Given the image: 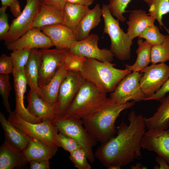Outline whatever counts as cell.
<instances>
[{
  "label": "cell",
  "mask_w": 169,
  "mask_h": 169,
  "mask_svg": "<svg viewBox=\"0 0 169 169\" xmlns=\"http://www.w3.org/2000/svg\"><path fill=\"white\" fill-rule=\"evenodd\" d=\"M128 119L129 124L121 122L117 127V136L101 144L94 154L107 169H120L141 159V142L146 132L144 117L132 110Z\"/></svg>",
  "instance_id": "1"
},
{
  "label": "cell",
  "mask_w": 169,
  "mask_h": 169,
  "mask_svg": "<svg viewBox=\"0 0 169 169\" xmlns=\"http://www.w3.org/2000/svg\"><path fill=\"white\" fill-rule=\"evenodd\" d=\"M135 102L132 101L120 104L108 98L101 106L81 119L83 126L97 141L105 143L116 133L115 122L120 113L132 107Z\"/></svg>",
  "instance_id": "2"
},
{
  "label": "cell",
  "mask_w": 169,
  "mask_h": 169,
  "mask_svg": "<svg viewBox=\"0 0 169 169\" xmlns=\"http://www.w3.org/2000/svg\"><path fill=\"white\" fill-rule=\"evenodd\" d=\"M112 62H102L97 59L86 58L81 71L84 79L92 84L100 90L111 93L119 82L132 72L115 68Z\"/></svg>",
  "instance_id": "3"
},
{
  "label": "cell",
  "mask_w": 169,
  "mask_h": 169,
  "mask_svg": "<svg viewBox=\"0 0 169 169\" xmlns=\"http://www.w3.org/2000/svg\"><path fill=\"white\" fill-rule=\"evenodd\" d=\"M106 94L85 80L64 114L59 118L81 119L106 102L108 98Z\"/></svg>",
  "instance_id": "4"
},
{
  "label": "cell",
  "mask_w": 169,
  "mask_h": 169,
  "mask_svg": "<svg viewBox=\"0 0 169 169\" xmlns=\"http://www.w3.org/2000/svg\"><path fill=\"white\" fill-rule=\"evenodd\" d=\"M101 11L104 23L103 33L108 34L110 39L109 50L114 56L119 60L129 59L133 40L120 28L119 20L114 18L108 4H103Z\"/></svg>",
  "instance_id": "5"
},
{
  "label": "cell",
  "mask_w": 169,
  "mask_h": 169,
  "mask_svg": "<svg viewBox=\"0 0 169 169\" xmlns=\"http://www.w3.org/2000/svg\"><path fill=\"white\" fill-rule=\"evenodd\" d=\"M8 120L16 128L30 137L59 147L57 140L58 131L51 121L44 119L40 123L28 122L20 117L15 110L9 114Z\"/></svg>",
  "instance_id": "6"
},
{
  "label": "cell",
  "mask_w": 169,
  "mask_h": 169,
  "mask_svg": "<svg viewBox=\"0 0 169 169\" xmlns=\"http://www.w3.org/2000/svg\"><path fill=\"white\" fill-rule=\"evenodd\" d=\"M52 122L58 132L76 141L85 151L88 160L92 163L94 162L95 157L93 148L97 141L86 130L81 119L58 118Z\"/></svg>",
  "instance_id": "7"
},
{
  "label": "cell",
  "mask_w": 169,
  "mask_h": 169,
  "mask_svg": "<svg viewBox=\"0 0 169 169\" xmlns=\"http://www.w3.org/2000/svg\"><path fill=\"white\" fill-rule=\"evenodd\" d=\"M85 81L80 72L69 71L61 85L54 106L55 119L64 114Z\"/></svg>",
  "instance_id": "8"
},
{
  "label": "cell",
  "mask_w": 169,
  "mask_h": 169,
  "mask_svg": "<svg viewBox=\"0 0 169 169\" xmlns=\"http://www.w3.org/2000/svg\"><path fill=\"white\" fill-rule=\"evenodd\" d=\"M142 74L139 72H131L118 84L111 93L110 98L116 103L124 104L129 100L135 102L145 100L146 96L142 91L139 80Z\"/></svg>",
  "instance_id": "9"
},
{
  "label": "cell",
  "mask_w": 169,
  "mask_h": 169,
  "mask_svg": "<svg viewBox=\"0 0 169 169\" xmlns=\"http://www.w3.org/2000/svg\"><path fill=\"white\" fill-rule=\"evenodd\" d=\"M68 50L56 48L39 50L38 85L40 89L48 84L61 66L65 54Z\"/></svg>",
  "instance_id": "10"
},
{
  "label": "cell",
  "mask_w": 169,
  "mask_h": 169,
  "mask_svg": "<svg viewBox=\"0 0 169 169\" xmlns=\"http://www.w3.org/2000/svg\"><path fill=\"white\" fill-rule=\"evenodd\" d=\"M25 5L21 14L13 19L10 29L3 40L6 45L13 42L32 28V25L41 4L40 0H26Z\"/></svg>",
  "instance_id": "11"
},
{
  "label": "cell",
  "mask_w": 169,
  "mask_h": 169,
  "mask_svg": "<svg viewBox=\"0 0 169 169\" xmlns=\"http://www.w3.org/2000/svg\"><path fill=\"white\" fill-rule=\"evenodd\" d=\"M140 72L143 73L140 79V86L147 97L158 91L169 78V66L165 63L151 64Z\"/></svg>",
  "instance_id": "12"
},
{
  "label": "cell",
  "mask_w": 169,
  "mask_h": 169,
  "mask_svg": "<svg viewBox=\"0 0 169 169\" xmlns=\"http://www.w3.org/2000/svg\"><path fill=\"white\" fill-rule=\"evenodd\" d=\"M99 38L97 34H91L84 39L75 42L68 51L86 58L95 59L102 62H112L114 56L110 50L98 47Z\"/></svg>",
  "instance_id": "13"
},
{
  "label": "cell",
  "mask_w": 169,
  "mask_h": 169,
  "mask_svg": "<svg viewBox=\"0 0 169 169\" xmlns=\"http://www.w3.org/2000/svg\"><path fill=\"white\" fill-rule=\"evenodd\" d=\"M141 147L153 151L163 158L169 165V128L148 130L142 138Z\"/></svg>",
  "instance_id": "14"
},
{
  "label": "cell",
  "mask_w": 169,
  "mask_h": 169,
  "mask_svg": "<svg viewBox=\"0 0 169 169\" xmlns=\"http://www.w3.org/2000/svg\"><path fill=\"white\" fill-rule=\"evenodd\" d=\"M11 51L19 49H48L53 46L50 38L39 28H32L19 38L6 45Z\"/></svg>",
  "instance_id": "15"
},
{
  "label": "cell",
  "mask_w": 169,
  "mask_h": 169,
  "mask_svg": "<svg viewBox=\"0 0 169 169\" xmlns=\"http://www.w3.org/2000/svg\"><path fill=\"white\" fill-rule=\"evenodd\" d=\"M12 74L13 76V87L15 95V111L20 117L28 122L33 123L41 122L42 120L32 115L24 105V95L28 84L24 70H13Z\"/></svg>",
  "instance_id": "16"
},
{
  "label": "cell",
  "mask_w": 169,
  "mask_h": 169,
  "mask_svg": "<svg viewBox=\"0 0 169 169\" xmlns=\"http://www.w3.org/2000/svg\"><path fill=\"white\" fill-rule=\"evenodd\" d=\"M40 28L50 38L53 46L58 49H69L77 41L74 31L63 24Z\"/></svg>",
  "instance_id": "17"
},
{
  "label": "cell",
  "mask_w": 169,
  "mask_h": 169,
  "mask_svg": "<svg viewBox=\"0 0 169 169\" xmlns=\"http://www.w3.org/2000/svg\"><path fill=\"white\" fill-rule=\"evenodd\" d=\"M28 162L23 151L13 147L4 141L0 148V169L19 168Z\"/></svg>",
  "instance_id": "18"
},
{
  "label": "cell",
  "mask_w": 169,
  "mask_h": 169,
  "mask_svg": "<svg viewBox=\"0 0 169 169\" xmlns=\"http://www.w3.org/2000/svg\"><path fill=\"white\" fill-rule=\"evenodd\" d=\"M156 20L145 11L134 9L130 14L128 20L126 22L128 26L126 33L130 38L133 40L135 38L138 37L147 27L154 24Z\"/></svg>",
  "instance_id": "19"
},
{
  "label": "cell",
  "mask_w": 169,
  "mask_h": 169,
  "mask_svg": "<svg viewBox=\"0 0 169 169\" xmlns=\"http://www.w3.org/2000/svg\"><path fill=\"white\" fill-rule=\"evenodd\" d=\"M27 108L33 115L42 120H49L53 122L55 119L54 107L45 101L36 91L30 89L27 96Z\"/></svg>",
  "instance_id": "20"
},
{
  "label": "cell",
  "mask_w": 169,
  "mask_h": 169,
  "mask_svg": "<svg viewBox=\"0 0 169 169\" xmlns=\"http://www.w3.org/2000/svg\"><path fill=\"white\" fill-rule=\"evenodd\" d=\"M58 148L41 141L30 137L27 146L23 151L29 162L36 160H49L56 154Z\"/></svg>",
  "instance_id": "21"
},
{
  "label": "cell",
  "mask_w": 169,
  "mask_h": 169,
  "mask_svg": "<svg viewBox=\"0 0 169 169\" xmlns=\"http://www.w3.org/2000/svg\"><path fill=\"white\" fill-rule=\"evenodd\" d=\"M0 122L4 131L5 141L13 147L23 151L27 146L30 137L16 128L4 115L0 112Z\"/></svg>",
  "instance_id": "22"
},
{
  "label": "cell",
  "mask_w": 169,
  "mask_h": 169,
  "mask_svg": "<svg viewBox=\"0 0 169 169\" xmlns=\"http://www.w3.org/2000/svg\"><path fill=\"white\" fill-rule=\"evenodd\" d=\"M101 8L97 4L92 9H90L77 26L74 32L77 41L86 38L90 31L97 27L101 21Z\"/></svg>",
  "instance_id": "23"
},
{
  "label": "cell",
  "mask_w": 169,
  "mask_h": 169,
  "mask_svg": "<svg viewBox=\"0 0 169 169\" xmlns=\"http://www.w3.org/2000/svg\"><path fill=\"white\" fill-rule=\"evenodd\" d=\"M62 13L54 7L41 3L39 10L33 22L32 28L63 24Z\"/></svg>",
  "instance_id": "24"
},
{
  "label": "cell",
  "mask_w": 169,
  "mask_h": 169,
  "mask_svg": "<svg viewBox=\"0 0 169 169\" xmlns=\"http://www.w3.org/2000/svg\"><path fill=\"white\" fill-rule=\"evenodd\" d=\"M161 104L153 115L144 117L146 128L148 130L160 129L165 130L169 127V95L160 100Z\"/></svg>",
  "instance_id": "25"
},
{
  "label": "cell",
  "mask_w": 169,
  "mask_h": 169,
  "mask_svg": "<svg viewBox=\"0 0 169 169\" xmlns=\"http://www.w3.org/2000/svg\"><path fill=\"white\" fill-rule=\"evenodd\" d=\"M39 62V50L37 49H31L24 69V73L27 84L30 89L33 90L41 97L42 92L38 85Z\"/></svg>",
  "instance_id": "26"
},
{
  "label": "cell",
  "mask_w": 169,
  "mask_h": 169,
  "mask_svg": "<svg viewBox=\"0 0 169 169\" xmlns=\"http://www.w3.org/2000/svg\"><path fill=\"white\" fill-rule=\"evenodd\" d=\"M68 72L66 69L64 61L62 65L51 80L41 89V97L53 107L60 88Z\"/></svg>",
  "instance_id": "27"
},
{
  "label": "cell",
  "mask_w": 169,
  "mask_h": 169,
  "mask_svg": "<svg viewBox=\"0 0 169 169\" xmlns=\"http://www.w3.org/2000/svg\"><path fill=\"white\" fill-rule=\"evenodd\" d=\"M90 10L87 6L66 3L62 13L63 17V24L74 31Z\"/></svg>",
  "instance_id": "28"
},
{
  "label": "cell",
  "mask_w": 169,
  "mask_h": 169,
  "mask_svg": "<svg viewBox=\"0 0 169 169\" xmlns=\"http://www.w3.org/2000/svg\"><path fill=\"white\" fill-rule=\"evenodd\" d=\"M137 43L138 47L136 51L137 57L136 61L132 65H125V68L132 72H140L151 63L152 45L142 38H139Z\"/></svg>",
  "instance_id": "29"
},
{
  "label": "cell",
  "mask_w": 169,
  "mask_h": 169,
  "mask_svg": "<svg viewBox=\"0 0 169 169\" xmlns=\"http://www.w3.org/2000/svg\"><path fill=\"white\" fill-rule=\"evenodd\" d=\"M149 7L148 15L155 18L160 27L163 25V16L169 13V0H142Z\"/></svg>",
  "instance_id": "30"
},
{
  "label": "cell",
  "mask_w": 169,
  "mask_h": 169,
  "mask_svg": "<svg viewBox=\"0 0 169 169\" xmlns=\"http://www.w3.org/2000/svg\"><path fill=\"white\" fill-rule=\"evenodd\" d=\"M167 34L160 44L153 45L151 48V64L165 63L169 61V28L164 27Z\"/></svg>",
  "instance_id": "31"
},
{
  "label": "cell",
  "mask_w": 169,
  "mask_h": 169,
  "mask_svg": "<svg viewBox=\"0 0 169 169\" xmlns=\"http://www.w3.org/2000/svg\"><path fill=\"white\" fill-rule=\"evenodd\" d=\"M166 35L161 33L158 27L154 24L147 27L138 36V38H144L152 46L161 44Z\"/></svg>",
  "instance_id": "32"
},
{
  "label": "cell",
  "mask_w": 169,
  "mask_h": 169,
  "mask_svg": "<svg viewBox=\"0 0 169 169\" xmlns=\"http://www.w3.org/2000/svg\"><path fill=\"white\" fill-rule=\"evenodd\" d=\"M86 58L72 54L67 51L65 55L64 63L68 71L80 72Z\"/></svg>",
  "instance_id": "33"
},
{
  "label": "cell",
  "mask_w": 169,
  "mask_h": 169,
  "mask_svg": "<svg viewBox=\"0 0 169 169\" xmlns=\"http://www.w3.org/2000/svg\"><path fill=\"white\" fill-rule=\"evenodd\" d=\"M31 49H19L12 51L10 54L13 64V70H24L28 60Z\"/></svg>",
  "instance_id": "34"
},
{
  "label": "cell",
  "mask_w": 169,
  "mask_h": 169,
  "mask_svg": "<svg viewBox=\"0 0 169 169\" xmlns=\"http://www.w3.org/2000/svg\"><path fill=\"white\" fill-rule=\"evenodd\" d=\"M131 0H109L108 4L112 15L121 22H124L126 18L123 14Z\"/></svg>",
  "instance_id": "35"
},
{
  "label": "cell",
  "mask_w": 169,
  "mask_h": 169,
  "mask_svg": "<svg viewBox=\"0 0 169 169\" xmlns=\"http://www.w3.org/2000/svg\"><path fill=\"white\" fill-rule=\"evenodd\" d=\"M11 89L9 75L0 74V94L6 111L9 114L12 112L8 101Z\"/></svg>",
  "instance_id": "36"
},
{
  "label": "cell",
  "mask_w": 169,
  "mask_h": 169,
  "mask_svg": "<svg viewBox=\"0 0 169 169\" xmlns=\"http://www.w3.org/2000/svg\"><path fill=\"white\" fill-rule=\"evenodd\" d=\"M69 158L74 166L78 169H90L91 168L88 161L86 153L81 147L70 153Z\"/></svg>",
  "instance_id": "37"
},
{
  "label": "cell",
  "mask_w": 169,
  "mask_h": 169,
  "mask_svg": "<svg viewBox=\"0 0 169 169\" xmlns=\"http://www.w3.org/2000/svg\"><path fill=\"white\" fill-rule=\"evenodd\" d=\"M57 140L59 147H62L69 153L81 147L74 139L59 132L57 135Z\"/></svg>",
  "instance_id": "38"
},
{
  "label": "cell",
  "mask_w": 169,
  "mask_h": 169,
  "mask_svg": "<svg viewBox=\"0 0 169 169\" xmlns=\"http://www.w3.org/2000/svg\"><path fill=\"white\" fill-rule=\"evenodd\" d=\"M8 6L2 5L0 8V39L4 40L10 29L8 21V16L6 11Z\"/></svg>",
  "instance_id": "39"
},
{
  "label": "cell",
  "mask_w": 169,
  "mask_h": 169,
  "mask_svg": "<svg viewBox=\"0 0 169 169\" xmlns=\"http://www.w3.org/2000/svg\"><path fill=\"white\" fill-rule=\"evenodd\" d=\"M13 69L12 57L2 54L0 57V74L9 75L12 74Z\"/></svg>",
  "instance_id": "40"
},
{
  "label": "cell",
  "mask_w": 169,
  "mask_h": 169,
  "mask_svg": "<svg viewBox=\"0 0 169 169\" xmlns=\"http://www.w3.org/2000/svg\"><path fill=\"white\" fill-rule=\"evenodd\" d=\"M169 92V78L161 88L152 95L146 98L145 100H155L160 101Z\"/></svg>",
  "instance_id": "41"
},
{
  "label": "cell",
  "mask_w": 169,
  "mask_h": 169,
  "mask_svg": "<svg viewBox=\"0 0 169 169\" xmlns=\"http://www.w3.org/2000/svg\"><path fill=\"white\" fill-rule=\"evenodd\" d=\"M30 163V169H49L50 162L49 160H39L31 161Z\"/></svg>",
  "instance_id": "42"
},
{
  "label": "cell",
  "mask_w": 169,
  "mask_h": 169,
  "mask_svg": "<svg viewBox=\"0 0 169 169\" xmlns=\"http://www.w3.org/2000/svg\"><path fill=\"white\" fill-rule=\"evenodd\" d=\"M42 3L51 5L55 8L62 13L66 3V0H44Z\"/></svg>",
  "instance_id": "43"
},
{
  "label": "cell",
  "mask_w": 169,
  "mask_h": 169,
  "mask_svg": "<svg viewBox=\"0 0 169 169\" xmlns=\"http://www.w3.org/2000/svg\"><path fill=\"white\" fill-rule=\"evenodd\" d=\"M13 16L18 17L21 13L20 4L18 0H16L11 3L9 6Z\"/></svg>",
  "instance_id": "44"
},
{
  "label": "cell",
  "mask_w": 169,
  "mask_h": 169,
  "mask_svg": "<svg viewBox=\"0 0 169 169\" xmlns=\"http://www.w3.org/2000/svg\"><path fill=\"white\" fill-rule=\"evenodd\" d=\"M155 161L159 164V169H169V165L161 156L158 155L155 158Z\"/></svg>",
  "instance_id": "45"
},
{
  "label": "cell",
  "mask_w": 169,
  "mask_h": 169,
  "mask_svg": "<svg viewBox=\"0 0 169 169\" xmlns=\"http://www.w3.org/2000/svg\"><path fill=\"white\" fill-rule=\"evenodd\" d=\"M66 3H72L89 7L92 5L94 0H66Z\"/></svg>",
  "instance_id": "46"
},
{
  "label": "cell",
  "mask_w": 169,
  "mask_h": 169,
  "mask_svg": "<svg viewBox=\"0 0 169 169\" xmlns=\"http://www.w3.org/2000/svg\"><path fill=\"white\" fill-rule=\"evenodd\" d=\"M131 169H148L146 166L142 165L141 163H136L134 165H132L130 167Z\"/></svg>",
  "instance_id": "47"
},
{
  "label": "cell",
  "mask_w": 169,
  "mask_h": 169,
  "mask_svg": "<svg viewBox=\"0 0 169 169\" xmlns=\"http://www.w3.org/2000/svg\"><path fill=\"white\" fill-rule=\"evenodd\" d=\"M16 0H1L2 5L8 6V7L10 5Z\"/></svg>",
  "instance_id": "48"
},
{
  "label": "cell",
  "mask_w": 169,
  "mask_h": 169,
  "mask_svg": "<svg viewBox=\"0 0 169 169\" xmlns=\"http://www.w3.org/2000/svg\"><path fill=\"white\" fill-rule=\"evenodd\" d=\"M159 165H157L154 166L153 167V169H159Z\"/></svg>",
  "instance_id": "49"
},
{
  "label": "cell",
  "mask_w": 169,
  "mask_h": 169,
  "mask_svg": "<svg viewBox=\"0 0 169 169\" xmlns=\"http://www.w3.org/2000/svg\"><path fill=\"white\" fill-rule=\"evenodd\" d=\"M40 0V1H41V2H43L44 1V0Z\"/></svg>",
  "instance_id": "50"
}]
</instances>
